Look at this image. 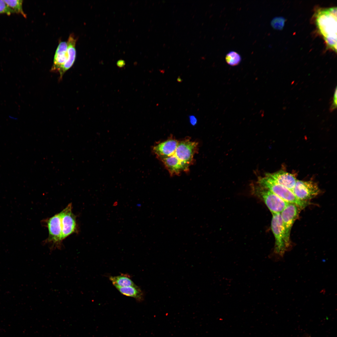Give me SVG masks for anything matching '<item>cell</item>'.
<instances>
[{"label": "cell", "mask_w": 337, "mask_h": 337, "mask_svg": "<svg viewBox=\"0 0 337 337\" xmlns=\"http://www.w3.org/2000/svg\"><path fill=\"white\" fill-rule=\"evenodd\" d=\"M318 30L325 41L327 47L336 52L337 8H320L314 15Z\"/></svg>", "instance_id": "1"}, {"label": "cell", "mask_w": 337, "mask_h": 337, "mask_svg": "<svg viewBox=\"0 0 337 337\" xmlns=\"http://www.w3.org/2000/svg\"><path fill=\"white\" fill-rule=\"evenodd\" d=\"M272 214L271 227L275 237V243L273 252L269 257L273 261L278 262L284 260L285 253L290 250L291 248L286 241L280 213Z\"/></svg>", "instance_id": "2"}, {"label": "cell", "mask_w": 337, "mask_h": 337, "mask_svg": "<svg viewBox=\"0 0 337 337\" xmlns=\"http://www.w3.org/2000/svg\"><path fill=\"white\" fill-rule=\"evenodd\" d=\"M198 143L191 140L189 137L179 141L175 151L173 154L183 166L185 172H188L190 166L194 162V157L198 152Z\"/></svg>", "instance_id": "3"}, {"label": "cell", "mask_w": 337, "mask_h": 337, "mask_svg": "<svg viewBox=\"0 0 337 337\" xmlns=\"http://www.w3.org/2000/svg\"><path fill=\"white\" fill-rule=\"evenodd\" d=\"M257 184L270 190L287 202L295 204L302 209L307 205V202L301 201L297 198L292 191L266 175L259 178Z\"/></svg>", "instance_id": "4"}, {"label": "cell", "mask_w": 337, "mask_h": 337, "mask_svg": "<svg viewBox=\"0 0 337 337\" xmlns=\"http://www.w3.org/2000/svg\"><path fill=\"white\" fill-rule=\"evenodd\" d=\"M253 194L262 200L272 214L281 213L289 203L258 184L252 187Z\"/></svg>", "instance_id": "5"}, {"label": "cell", "mask_w": 337, "mask_h": 337, "mask_svg": "<svg viewBox=\"0 0 337 337\" xmlns=\"http://www.w3.org/2000/svg\"><path fill=\"white\" fill-rule=\"evenodd\" d=\"M302 208L297 205L289 203L280 213L287 245L291 247L290 233L292 225Z\"/></svg>", "instance_id": "6"}, {"label": "cell", "mask_w": 337, "mask_h": 337, "mask_svg": "<svg viewBox=\"0 0 337 337\" xmlns=\"http://www.w3.org/2000/svg\"><path fill=\"white\" fill-rule=\"evenodd\" d=\"M292 192L299 200L307 202L318 195L320 189L317 184L313 181L297 180Z\"/></svg>", "instance_id": "7"}, {"label": "cell", "mask_w": 337, "mask_h": 337, "mask_svg": "<svg viewBox=\"0 0 337 337\" xmlns=\"http://www.w3.org/2000/svg\"><path fill=\"white\" fill-rule=\"evenodd\" d=\"M49 236L47 242L52 244L51 248H60L62 239V228L60 212L54 215L47 220Z\"/></svg>", "instance_id": "8"}, {"label": "cell", "mask_w": 337, "mask_h": 337, "mask_svg": "<svg viewBox=\"0 0 337 337\" xmlns=\"http://www.w3.org/2000/svg\"><path fill=\"white\" fill-rule=\"evenodd\" d=\"M72 209V205L70 203L60 212L62 241L77 231L76 217Z\"/></svg>", "instance_id": "9"}, {"label": "cell", "mask_w": 337, "mask_h": 337, "mask_svg": "<svg viewBox=\"0 0 337 337\" xmlns=\"http://www.w3.org/2000/svg\"><path fill=\"white\" fill-rule=\"evenodd\" d=\"M178 142L171 135L167 139L157 142L152 146V152L159 160L169 157L174 153Z\"/></svg>", "instance_id": "10"}, {"label": "cell", "mask_w": 337, "mask_h": 337, "mask_svg": "<svg viewBox=\"0 0 337 337\" xmlns=\"http://www.w3.org/2000/svg\"><path fill=\"white\" fill-rule=\"evenodd\" d=\"M77 38L73 33L71 34L67 42V59L64 64L60 68L59 80H61L66 72L73 65L76 60V44Z\"/></svg>", "instance_id": "11"}, {"label": "cell", "mask_w": 337, "mask_h": 337, "mask_svg": "<svg viewBox=\"0 0 337 337\" xmlns=\"http://www.w3.org/2000/svg\"><path fill=\"white\" fill-rule=\"evenodd\" d=\"M275 182L287 188L292 191L297 179L295 176L290 173L281 170L273 173L266 174Z\"/></svg>", "instance_id": "12"}, {"label": "cell", "mask_w": 337, "mask_h": 337, "mask_svg": "<svg viewBox=\"0 0 337 337\" xmlns=\"http://www.w3.org/2000/svg\"><path fill=\"white\" fill-rule=\"evenodd\" d=\"M67 57V43L65 41H60L55 52L51 71L58 72L60 68L66 61Z\"/></svg>", "instance_id": "13"}, {"label": "cell", "mask_w": 337, "mask_h": 337, "mask_svg": "<svg viewBox=\"0 0 337 337\" xmlns=\"http://www.w3.org/2000/svg\"><path fill=\"white\" fill-rule=\"evenodd\" d=\"M122 294L135 298L138 301H142L144 298V294L140 288L137 286L125 287L115 286Z\"/></svg>", "instance_id": "14"}, {"label": "cell", "mask_w": 337, "mask_h": 337, "mask_svg": "<svg viewBox=\"0 0 337 337\" xmlns=\"http://www.w3.org/2000/svg\"><path fill=\"white\" fill-rule=\"evenodd\" d=\"M109 279L115 286L125 287L137 286L129 277L125 275L111 276Z\"/></svg>", "instance_id": "15"}, {"label": "cell", "mask_w": 337, "mask_h": 337, "mask_svg": "<svg viewBox=\"0 0 337 337\" xmlns=\"http://www.w3.org/2000/svg\"><path fill=\"white\" fill-rule=\"evenodd\" d=\"M3 0L7 5L14 11L15 13L20 14L24 17H27V15L24 12L23 9V0Z\"/></svg>", "instance_id": "16"}, {"label": "cell", "mask_w": 337, "mask_h": 337, "mask_svg": "<svg viewBox=\"0 0 337 337\" xmlns=\"http://www.w3.org/2000/svg\"><path fill=\"white\" fill-rule=\"evenodd\" d=\"M242 58L240 55L237 52L231 51L227 54L225 56V60L228 64L235 66L239 64Z\"/></svg>", "instance_id": "17"}, {"label": "cell", "mask_w": 337, "mask_h": 337, "mask_svg": "<svg viewBox=\"0 0 337 337\" xmlns=\"http://www.w3.org/2000/svg\"><path fill=\"white\" fill-rule=\"evenodd\" d=\"M285 19L282 17H276L273 18L271 22V25L275 29H282L285 24Z\"/></svg>", "instance_id": "18"}, {"label": "cell", "mask_w": 337, "mask_h": 337, "mask_svg": "<svg viewBox=\"0 0 337 337\" xmlns=\"http://www.w3.org/2000/svg\"><path fill=\"white\" fill-rule=\"evenodd\" d=\"M14 13V11L7 5L3 0H0V14L10 15Z\"/></svg>", "instance_id": "19"}, {"label": "cell", "mask_w": 337, "mask_h": 337, "mask_svg": "<svg viewBox=\"0 0 337 337\" xmlns=\"http://www.w3.org/2000/svg\"><path fill=\"white\" fill-rule=\"evenodd\" d=\"M337 88L336 87L335 89L334 96L332 98V104H331L330 107V112H332L336 108L337 102Z\"/></svg>", "instance_id": "20"}, {"label": "cell", "mask_w": 337, "mask_h": 337, "mask_svg": "<svg viewBox=\"0 0 337 337\" xmlns=\"http://www.w3.org/2000/svg\"><path fill=\"white\" fill-rule=\"evenodd\" d=\"M189 118L190 122L192 125H195L197 123V119L193 115H190L189 116Z\"/></svg>", "instance_id": "21"}]
</instances>
